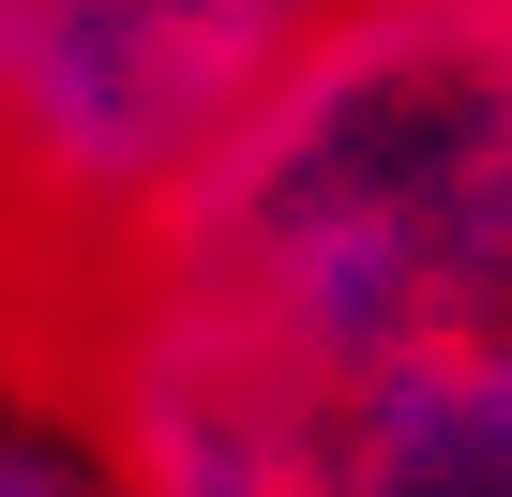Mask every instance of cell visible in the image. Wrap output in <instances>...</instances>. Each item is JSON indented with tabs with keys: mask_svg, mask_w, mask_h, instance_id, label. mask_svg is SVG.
I'll use <instances>...</instances> for the list:
<instances>
[{
	"mask_svg": "<svg viewBox=\"0 0 512 497\" xmlns=\"http://www.w3.org/2000/svg\"><path fill=\"white\" fill-rule=\"evenodd\" d=\"M166 257L347 392L512 332V0H347Z\"/></svg>",
	"mask_w": 512,
	"mask_h": 497,
	"instance_id": "cell-1",
	"label": "cell"
},
{
	"mask_svg": "<svg viewBox=\"0 0 512 497\" xmlns=\"http://www.w3.org/2000/svg\"><path fill=\"white\" fill-rule=\"evenodd\" d=\"M347 0H0V317L151 272Z\"/></svg>",
	"mask_w": 512,
	"mask_h": 497,
	"instance_id": "cell-2",
	"label": "cell"
},
{
	"mask_svg": "<svg viewBox=\"0 0 512 497\" xmlns=\"http://www.w3.org/2000/svg\"><path fill=\"white\" fill-rule=\"evenodd\" d=\"M31 332L61 347L121 497H332V467H347V377H317L272 317H241L181 257H151Z\"/></svg>",
	"mask_w": 512,
	"mask_h": 497,
	"instance_id": "cell-3",
	"label": "cell"
},
{
	"mask_svg": "<svg viewBox=\"0 0 512 497\" xmlns=\"http://www.w3.org/2000/svg\"><path fill=\"white\" fill-rule=\"evenodd\" d=\"M332 497H512V332H467V347L362 377Z\"/></svg>",
	"mask_w": 512,
	"mask_h": 497,
	"instance_id": "cell-4",
	"label": "cell"
},
{
	"mask_svg": "<svg viewBox=\"0 0 512 497\" xmlns=\"http://www.w3.org/2000/svg\"><path fill=\"white\" fill-rule=\"evenodd\" d=\"M0 497H121V467L31 317H0Z\"/></svg>",
	"mask_w": 512,
	"mask_h": 497,
	"instance_id": "cell-5",
	"label": "cell"
}]
</instances>
